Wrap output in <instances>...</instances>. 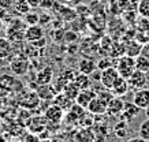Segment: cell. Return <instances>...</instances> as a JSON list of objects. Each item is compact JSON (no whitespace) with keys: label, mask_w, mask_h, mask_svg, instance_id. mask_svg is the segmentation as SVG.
Returning a JSON list of instances; mask_svg holds the SVG:
<instances>
[{"label":"cell","mask_w":149,"mask_h":142,"mask_svg":"<svg viewBox=\"0 0 149 142\" xmlns=\"http://www.w3.org/2000/svg\"><path fill=\"white\" fill-rule=\"evenodd\" d=\"M116 70L119 75L125 79H129L130 75L136 71V57H131V56H122L120 59H118L116 62Z\"/></svg>","instance_id":"obj_1"},{"label":"cell","mask_w":149,"mask_h":142,"mask_svg":"<svg viewBox=\"0 0 149 142\" xmlns=\"http://www.w3.org/2000/svg\"><path fill=\"white\" fill-rule=\"evenodd\" d=\"M119 78H120V75L118 73L116 67H109V69H105L101 71V79H100V82H101L104 89H109L111 90Z\"/></svg>","instance_id":"obj_2"},{"label":"cell","mask_w":149,"mask_h":142,"mask_svg":"<svg viewBox=\"0 0 149 142\" xmlns=\"http://www.w3.org/2000/svg\"><path fill=\"white\" fill-rule=\"evenodd\" d=\"M129 82V86L131 89H142V87L146 86V82H148V77H146V73H142L140 70H136L134 73L130 75V78L127 79Z\"/></svg>","instance_id":"obj_3"},{"label":"cell","mask_w":149,"mask_h":142,"mask_svg":"<svg viewBox=\"0 0 149 142\" xmlns=\"http://www.w3.org/2000/svg\"><path fill=\"white\" fill-rule=\"evenodd\" d=\"M133 103H134L138 108H141V109H146L149 107V89L148 87H142V89L134 90Z\"/></svg>","instance_id":"obj_4"},{"label":"cell","mask_w":149,"mask_h":142,"mask_svg":"<svg viewBox=\"0 0 149 142\" xmlns=\"http://www.w3.org/2000/svg\"><path fill=\"white\" fill-rule=\"evenodd\" d=\"M141 108L138 107L131 101V103H125V108H123V112L120 114V120L123 122H126V123H130L134 120V118H137V115L140 114Z\"/></svg>","instance_id":"obj_5"},{"label":"cell","mask_w":149,"mask_h":142,"mask_svg":"<svg viewBox=\"0 0 149 142\" xmlns=\"http://www.w3.org/2000/svg\"><path fill=\"white\" fill-rule=\"evenodd\" d=\"M97 96V92H95L92 87L88 89H81V92L78 94V97L75 98V104H78L82 108H88V105L91 104V101Z\"/></svg>","instance_id":"obj_6"},{"label":"cell","mask_w":149,"mask_h":142,"mask_svg":"<svg viewBox=\"0 0 149 142\" xmlns=\"http://www.w3.org/2000/svg\"><path fill=\"white\" fill-rule=\"evenodd\" d=\"M44 116H45V119L48 120L49 123H59V122H62V119H63L64 111L60 107L52 104V105H49L45 109Z\"/></svg>","instance_id":"obj_7"},{"label":"cell","mask_w":149,"mask_h":142,"mask_svg":"<svg viewBox=\"0 0 149 142\" xmlns=\"http://www.w3.org/2000/svg\"><path fill=\"white\" fill-rule=\"evenodd\" d=\"M10 69L15 75H25L29 71V60L22 57V56H18L11 62Z\"/></svg>","instance_id":"obj_8"},{"label":"cell","mask_w":149,"mask_h":142,"mask_svg":"<svg viewBox=\"0 0 149 142\" xmlns=\"http://www.w3.org/2000/svg\"><path fill=\"white\" fill-rule=\"evenodd\" d=\"M123 108H125V101L120 97H113L112 101L107 107L105 114L108 116H120V114L123 112Z\"/></svg>","instance_id":"obj_9"},{"label":"cell","mask_w":149,"mask_h":142,"mask_svg":"<svg viewBox=\"0 0 149 142\" xmlns=\"http://www.w3.org/2000/svg\"><path fill=\"white\" fill-rule=\"evenodd\" d=\"M44 37V29L40 25H33V26H27L25 30V40L29 42H33L36 40H40Z\"/></svg>","instance_id":"obj_10"},{"label":"cell","mask_w":149,"mask_h":142,"mask_svg":"<svg viewBox=\"0 0 149 142\" xmlns=\"http://www.w3.org/2000/svg\"><path fill=\"white\" fill-rule=\"evenodd\" d=\"M52 79H54V69L49 66L41 69L36 75V81L38 85H49Z\"/></svg>","instance_id":"obj_11"},{"label":"cell","mask_w":149,"mask_h":142,"mask_svg":"<svg viewBox=\"0 0 149 142\" xmlns=\"http://www.w3.org/2000/svg\"><path fill=\"white\" fill-rule=\"evenodd\" d=\"M38 89L36 90V93L38 94L40 100H54V97L58 94V90L55 89V86L51 85H38Z\"/></svg>","instance_id":"obj_12"},{"label":"cell","mask_w":149,"mask_h":142,"mask_svg":"<svg viewBox=\"0 0 149 142\" xmlns=\"http://www.w3.org/2000/svg\"><path fill=\"white\" fill-rule=\"evenodd\" d=\"M47 123H48V120L45 119L44 115H42V116L32 118V119L29 120V130H30L32 133H41V131L45 130Z\"/></svg>","instance_id":"obj_13"},{"label":"cell","mask_w":149,"mask_h":142,"mask_svg":"<svg viewBox=\"0 0 149 142\" xmlns=\"http://www.w3.org/2000/svg\"><path fill=\"white\" fill-rule=\"evenodd\" d=\"M52 104H55V105L60 107V108H62V109L66 112V111H68L72 105H74V104H75V101L71 100V98H68L67 96H64L63 93L60 92V93H58V94L54 97V100H52Z\"/></svg>","instance_id":"obj_14"},{"label":"cell","mask_w":149,"mask_h":142,"mask_svg":"<svg viewBox=\"0 0 149 142\" xmlns=\"http://www.w3.org/2000/svg\"><path fill=\"white\" fill-rule=\"evenodd\" d=\"M88 112L89 114H92V115H103V114H105L107 112V105L104 104L103 101L100 100L99 97L96 96L93 100L91 101V104L88 105Z\"/></svg>","instance_id":"obj_15"},{"label":"cell","mask_w":149,"mask_h":142,"mask_svg":"<svg viewBox=\"0 0 149 142\" xmlns=\"http://www.w3.org/2000/svg\"><path fill=\"white\" fill-rule=\"evenodd\" d=\"M125 55H126V42L122 41V40L113 41L111 52H109V57H112V59H120Z\"/></svg>","instance_id":"obj_16"},{"label":"cell","mask_w":149,"mask_h":142,"mask_svg":"<svg viewBox=\"0 0 149 142\" xmlns=\"http://www.w3.org/2000/svg\"><path fill=\"white\" fill-rule=\"evenodd\" d=\"M129 89H130V86H129L127 79H125V78L120 77V78L118 79V82L113 85V87L111 89V92L113 93V96L115 97H123L127 92H129Z\"/></svg>","instance_id":"obj_17"},{"label":"cell","mask_w":149,"mask_h":142,"mask_svg":"<svg viewBox=\"0 0 149 142\" xmlns=\"http://www.w3.org/2000/svg\"><path fill=\"white\" fill-rule=\"evenodd\" d=\"M75 139H77V142H95L96 134L95 131H92L91 127H82L75 134Z\"/></svg>","instance_id":"obj_18"},{"label":"cell","mask_w":149,"mask_h":142,"mask_svg":"<svg viewBox=\"0 0 149 142\" xmlns=\"http://www.w3.org/2000/svg\"><path fill=\"white\" fill-rule=\"evenodd\" d=\"M13 55V44L8 38L0 37V59H7Z\"/></svg>","instance_id":"obj_19"},{"label":"cell","mask_w":149,"mask_h":142,"mask_svg":"<svg viewBox=\"0 0 149 142\" xmlns=\"http://www.w3.org/2000/svg\"><path fill=\"white\" fill-rule=\"evenodd\" d=\"M141 51H142V44H140L136 38L126 42V55L127 56L137 57L138 55H141Z\"/></svg>","instance_id":"obj_20"},{"label":"cell","mask_w":149,"mask_h":142,"mask_svg":"<svg viewBox=\"0 0 149 142\" xmlns=\"http://www.w3.org/2000/svg\"><path fill=\"white\" fill-rule=\"evenodd\" d=\"M78 69H79V73L91 75V74L97 69V66H96V63L92 59H82V60H79V63H78Z\"/></svg>","instance_id":"obj_21"},{"label":"cell","mask_w":149,"mask_h":142,"mask_svg":"<svg viewBox=\"0 0 149 142\" xmlns=\"http://www.w3.org/2000/svg\"><path fill=\"white\" fill-rule=\"evenodd\" d=\"M79 92H81V87L78 86L74 81H72V82H70V83H67V85H66V87L62 90V93H63L64 96H67L68 98H71V100H74V101H75V98L78 97Z\"/></svg>","instance_id":"obj_22"},{"label":"cell","mask_w":149,"mask_h":142,"mask_svg":"<svg viewBox=\"0 0 149 142\" xmlns=\"http://www.w3.org/2000/svg\"><path fill=\"white\" fill-rule=\"evenodd\" d=\"M112 38L109 36H104L101 40H100V44H99V52L104 56H109V52H111V48H112Z\"/></svg>","instance_id":"obj_23"},{"label":"cell","mask_w":149,"mask_h":142,"mask_svg":"<svg viewBox=\"0 0 149 142\" xmlns=\"http://www.w3.org/2000/svg\"><path fill=\"white\" fill-rule=\"evenodd\" d=\"M59 14L62 17L63 21H74V19L77 18V11L75 8H71V7H67V6H60V8H59Z\"/></svg>","instance_id":"obj_24"},{"label":"cell","mask_w":149,"mask_h":142,"mask_svg":"<svg viewBox=\"0 0 149 142\" xmlns=\"http://www.w3.org/2000/svg\"><path fill=\"white\" fill-rule=\"evenodd\" d=\"M74 82L77 83L81 89H88V87H91V77H89V75H86V74L79 73V74L75 75Z\"/></svg>","instance_id":"obj_25"},{"label":"cell","mask_w":149,"mask_h":142,"mask_svg":"<svg viewBox=\"0 0 149 142\" xmlns=\"http://www.w3.org/2000/svg\"><path fill=\"white\" fill-rule=\"evenodd\" d=\"M14 7H15V11H18L19 14H27L29 11H32V7L29 6L27 3V0H15V3H14Z\"/></svg>","instance_id":"obj_26"},{"label":"cell","mask_w":149,"mask_h":142,"mask_svg":"<svg viewBox=\"0 0 149 142\" xmlns=\"http://www.w3.org/2000/svg\"><path fill=\"white\" fill-rule=\"evenodd\" d=\"M113 133L116 135L118 138H126L127 135V124L126 122H123V120H119L116 124H115V127H113Z\"/></svg>","instance_id":"obj_27"},{"label":"cell","mask_w":149,"mask_h":142,"mask_svg":"<svg viewBox=\"0 0 149 142\" xmlns=\"http://www.w3.org/2000/svg\"><path fill=\"white\" fill-rule=\"evenodd\" d=\"M136 70H140L142 73H149V60L142 55L136 57Z\"/></svg>","instance_id":"obj_28"},{"label":"cell","mask_w":149,"mask_h":142,"mask_svg":"<svg viewBox=\"0 0 149 142\" xmlns=\"http://www.w3.org/2000/svg\"><path fill=\"white\" fill-rule=\"evenodd\" d=\"M97 97H99L100 100L103 101L105 105L108 107V104L112 101V98L115 96H113V93L109 90V89H104V90H100V92H97Z\"/></svg>","instance_id":"obj_29"},{"label":"cell","mask_w":149,"mask_h":142,"mask_svg":"<svg viewBox=\"0 0 149 142\" xmlns=\"http://www.w3.org/2000/svg\"><path fill=\"white\" fill-rule=\"evenodd\" d=\"M23 21H25V23H26L27 26L38 25V23H40V14L29 11L27 14H25V19H23Z\"/></svg>","instance_id":"obj_30"},{"label":"cell","mask_w":149,"mask_h":142,"mask_svg":"<svg viewBox=\"0 0 149 142\" xmlns=\"http://www.w3.org/2000/svg\"><path fill=\"white\" fill-rule=\"evenodd\" d=\"M137 11H138L140 17L149 18V0H141L140 3H138Z\"/></svg>","instance_id":"obj_31"},{"label":"cell","mask_w":149,"mask_h":142,"mask_svg":"<svg viewBox=\"0 0 149 142\" xmlns=\"http://www.w3.org/2000/svg\"><path fill=\"white\" fill-rule=\"evenodd\" d=\"M96 66H97V69L100 70V71H103V70L105 69H109V67H115L113 66V62H112V57H109V56H104L103 59H100L97 63H96Z\"/></svg>","instance_id":"obj_32"},{"label":"cell","mask_w":149,"mask_h":142,"mask_svg":"<svg viewBox=\"0 0 149 142\" xmlns=\"http://www.w3.org/2000/svg\"><path fill=\"white\" fill-rule=\"evenodd\" d=\"M138 134H140L141 138H144L145 141H149V119L144 120V122L140 124Z\"/></svg>","instance_id":"obj_33"},{"label":"cell","mask_w":149,"mask_h":142,"mask_svg":"<svg viewBox=\"0 0 149 142\" xmlns=\"http://www.w3.org/2000/svg\"><path fill=\"white\" fill-rule=\"evenodd\" d=\"M136 29L138 30V32L149 33V18H144V17H141L140 19H137Z\"/></svg>","instance_id":"obj_34"},{"label":"cell","mask_w":149,"mask_h":142,"mask_svg":"<svg viewBox=\"0 0 149 142\" xmlns=\"http://www.w3.org/2000/svg\"><path fill=\"white\" fill-rule=\"evenodd\" d=\"M137 12L138 11H126V14L123 15V18H125V21H126L127 23H134L137 22Z\"/></svg>","instance_id":"obj_35"},{"label":"cell","mask_w":149,"mask_h":142,"mask_svg":"<svg viewBox=\"0 0 149 142\" xmlns=\"http://www.w3.org/2000/svg\"><path fill=\"white\" fill-rule=\"evenodd\" d=\"M78 38V34L75 32H66L64 33V38H63V41H66V42H74L75 40Z\"/></svg>","instance_id":"obj_36"},{"label":"cell","mask_w":149,"mask_h":142,"mask_svg":"<svg viewBox=\"0 0 149 142\" xmlns=\"http://www.w3.org/2000/svg\"><path fill=\"white\" fill-rule=\"evenodd\" d=\"M78 15H84V17H88V15H91V8L89 7H86V6H78L77 8H75Z\"/></svg>","instance_id":"obj_37"},{"label":"cell","mask_w":149,"mask_h":142,"mask_svg":"<svg viewBox=\"0 0 149 142\" xmlns=\"http://www.w3.org/2000/svg\"><path fill=\"white\" fill-rule=\"evenodd\" d=\"M30 44H32L33 48H44V46L47 45V40H45V37H42V38H40V40H36V41L30 42Z\"/></svg>","instance_id":"obj_38"},{"label":"cell","mask_w":149,"mask_h":142,"mask_svg":"<svg viewBox=\"0 0 149 142\" xmlns=\"http://www.w3.org/2000/svg\"><path fill=\"white\" fill-rule=\"evenodd\" d=\"M54 4H55L54 0H40V7L41 8H45V10L52 8Z\"/></svg>","instance_id":"obj_39"},{"label":"cell","mask_w":149,"mask_h":142,"mask_svg":"<svg viewBox=\"0 0 149 142\" xmlns=\"http://www.w3.org/2000/svg\"><path fill=\"white\" fill-rule=\"evenodd\" d=\"M14 4V0H0V7L8 10L11 6Z\"/></svg>","instance_id":"obj_40"},{"label":"cell","mask_w":149,"mask_h":142,"mask_svg":"<svg viewBox=\"0 0 149 142\" xmlns=\"http://www.w3.org/2000/svg\"><path fill=\"white\" fill-rule=\"evenodd\" d=\"M141 55L145 56L146 59L149 60V42H146V44H144L142 45V51H141Z\"/></svg>","instance_id":"obj_41"},{"label":"cell","mask_w":149,"mask_h":142,"mask_svg":"<svg viewBox=\"0 0 149 142\" xmlns=\"http://www.w3.org/2000/svg\"><path fill=\"white\" fill-rule=\"evenodd\" d=\"M27 3L32 8H38L40 7V0H27Z\"/></svg>","instance_id":"obj_42"},{"label":"cell","mask_w":149,"mask_h":142,"mask_svg":"<svg viewBox=\"0 0 149 142\" xmlns=\"http://www.w3.org/2000/svg\"><path fill=\"white\" fill-rule=\"evenodd\" d=\"M126 142H146V141L141 137H133V138H130V139H127Z\"/></svg>","instance_id":"obj_43"},{"label":"cell","mask_w":149,"mask_h":142,"mask_svg":"<svg viewBox=\"0 0 149 142\" xmlns=\"http://www.w3.org/2000/svg\"><path fill=\"white\" fill-rule=\"evenodd\" d=\"M48 21H49V17H48L47 14H41L40 15V22L41 23H47Z\"/></svg>","instance_id":"obj_44"},{"label":"cell","mask_w":149,"mask_h":142,"mask_svg":"<svg viewBox=\"0 0 149 142\" xmlns=\"http://www.w3.org/2000/svg\"><path fill=\"white\" fill-rule=\"evenodd\" d=\"M0 142H7V139H6L4 135H0Z\"/></svg>","instance_id":"obj_45"},{"label":"cell","mask_w":149,"mask_h":142,"mask_svg":"<svg viewBox=\"0 0 149 142\" xmlns=\"http://www.w3.org/2000/svg\"><path fill=\"white\" fill-rule=\"evenodd\" d=\"M145 115H146V119H149V107L145 109Z\"/></svg>","instance_id":"obj_46"},{"label":"cell","mask_w":149,"mask_h":142,"mask_svg":"<svg viewBox=\"0 0 149 142\" xmlns=\"http://www.w3.org/2000/svg\"><path fill=\"white\" fill-rule=\"evenodd\" d=\"M63 1H66V3H68V1H71V0H63Z\"/></svg>","instance_id":"obj_47"},{"label":"cell","mask_w":149,"mask_h":142,"mask_svg":"<svg viewBox=\"0 0 149 142\" xmlns=\"http://www.w3.org/2000/svg\"><path fill=\"white\" fill-rule=\"evenodd\" d=\"M146 142H149V141H146Z\"/></svg>","instance_id":"obj_48"}]
</instances>
